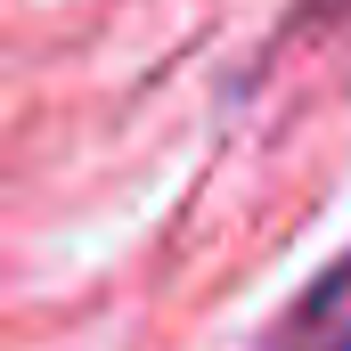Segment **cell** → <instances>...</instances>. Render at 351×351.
<instances>
[{"label": "cell", "instance_id": "obj_1", "mask_svg": "<svg viewBox=\"0 0 351 351\" xmlns=\"http://www.w3.org/2000/svg\"><path fill=\"white\" fill-rule=\"evenodd\" d=\"M278 351H351V254L294 311H286V327H278Z\"/></svg>", "mask_w": 351, "mask_h": 351}]
</instances>
